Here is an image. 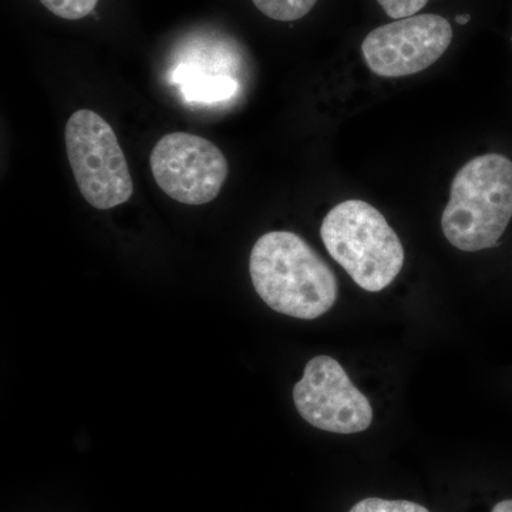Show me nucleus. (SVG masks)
Segmentation results:
<instances>
[{
    "instance_id": "f257e3e1",
    "label": "nucleus",
    "mask_w": 512,
    "mask_h": 512,
    "mask_svg": "<svg viewBox=\"0 0 512 512\" xmlns=\"http://www.w3.org/2000/svg\"><path fill=\"white\" fill-rule=\"evenodd\" d=\"M249 274L262 301L291 318L318 319L338 301L332 269L293 232L262 235L252 248Z\"/></svg>"
},
{
    "instance_id": "f03ea898",
    "label": "nucleus",
    "mask_w": 512,
    "mask_h": 512,
    "mask_svg": "<svg viewBox=\"0 0 512 512\" xmlns=\"http://www.w3.org/2000/svg\"><path fill=\"white\" fill-rule=\"evenodd\" d=\"M512 218V161L485 154L454 177L441 217L444 237L464 252L497 247Z\"/></svg>"
},
{
    "instance_id": "7ed1b4c3",
    "label": "nucleus",
    "mask_w": 512,
    "mask_h": 512,
    "mask_svg": "<svg viewBox=\"0 0 512 512\" xmlns=\"http://www.w3.org/2000/svg\"><path fill=\"white\" fill-rule=\"evenodd\" d=\"M320 237L356 285L380 292L402 272L404 248L382 212L365 201L340 202L328 212Z\"/></svg>"
},
{
    "instance_id": "20e7f679",
    "label": "nucleus",
    "mask_w": 512,
    "mask_h": 512,
    "mask_svg": "<svg viewBox=\"0 0 512 512\" xmlns=\"http://www.w3.org/2000/svg\"><path fill=\"white\" fill-rule=\"evenodd\" d=\"M67 157L84 200L111 210L130 200L133 180L113 128L92 110H77L64 128Z\"/></svg>"
},
{
    "instance_id": "39448f33",
    "label": "nucleus",
    "mask_w": 512,
    "mask_h": 512,
    "mask_svg": "<svg viewBox=\"0 0 512 512\" xmlns=\"http://www.w3.org/2000/svg\"><path fill=\"white\" fill-rule=\"evenodd\" d=\"M154 180L174 201L204 205L220 195L229 167L224 153L207 138L165 134L150 156Z\"/></svg>"
},
{
    "instance_id": "423d86ee",
    "label": "nucleus",
    "mask_w": 512,
    "mask_h": 512,
    "mask_svg": "<svg viewBox=\"0 0 512 512\" xmlns=\"http://www.w3.org/2000/svg\"><path fill=\"white\" fill-rule=\"evenodd\" d=\"M296 410L316 429L355 434L369 429L373 409L338 360L320 355L309 360L293 387Z\"/></svg>"
},
{
    "instance_id": "0eeeda50",
    "label": "nucleus",
    "mask_w": 512,
    "mask_h": 512,
    "mask_svg": "<svg viewBox=\"0 0 512 512\" xmlns=\"http://www.w3.org/2000/svg\"><path fill=\"white\" fill-rule=\"evenodd\" d=\"M453 40L450 22L439 15H414L380 26L365 37L367 67L386 79L412 76L433 66Z\"/></svg>"
},
{
    "instance_id": "6e6552de",
    "label": "nucleus",
    "mask_w": 512,
    "mask_h": 512,
    "mask_svg": "<svg viewBox=\"0 0 512 512\" xmlns=\"http://www.w3.org/2000/svg\"><path fill=\"white\" fill-rule=\"evenodd\" d=\"M231 67L208 66V62L191 66L180 64L174 70V82L180 84L185 99L191 103H220L231 100L238 92V83L229 73Z\"/></svg>"
},
{
    "instance_id": "1a4fd4ad",
    "label": "nucleus",
    "mask_w": 512,
    "mask_h": 512,
    "mask_svg": "<svg viewBox=\"0 0 512 512\" xmlns=\"http://www.w3.org/2000/svg\"><path fill=\"white\" fill-rule=\"evenodd\" d=\"M255 8L269 19L293 22L305 18L318 0H252Z\"/></svg>"
},
{
    "instance_id": "9d476101",
    "label": "nucleus",
    "mask_w": 512,
    "mask_h": 512,
    "mask_svg": "<svg viewBox=\"0 0 512 512\" xmlns=\"http://www.w3.org/2000/svg\"><path fill=\"white\" fill-rule=\"evenodd\" d=\"M57 18L79 20L93 12L99 0H40Z\"/></svg>"
},
{
    "instance_id": "9b49d317",
    "label": "nucleus",
    "mask_w": 512,
    "mask_h": 512,
    "mask_svg": "<svg viewBox=\"0 0 512 512\" xmlns=\"http://www.w3.org/2000/svg\"><path fill=\"white\" fill-rule=\"evenodd\" d=\"M349 512H430L423 505L404 500L366 498L353 505Z\"/></svg>"
},
{
    "instance_id": "f8f14e48",
    "label": "nucleus",
    "mask_w": 512,
    "mask_h": 512,
    "mask_svg": "<svg viewBox=\"0 0 512 512\" xmlns=\"http://www.w3.org/2000/svg\"><path fill=\"white\" fill-rule=\"evenodd\" d=\"M429 0H377L384 13L394 20L412 18Z\"/></svg>"
},
{
    "instance_id": "ddd939ff",
    "label": "nucleus",
    "mask_w": 512,
    "mask_h": 512,
    "mask_svg": "<svg viewBox=\"0 0 512 512\" xmlns=\"http://www.w3.org/2000/svg\"><path fill=\"white\" fill-rule=\"evenodd\" d=\"M491 512H512V500H505L495 504Z\"/></svg>"
},
{
    "instance_id": "4468645a",
    "label": "nucleus",
    "mask_w": 512,
    "mask_h": 512,
    "mask_svg": "<svg viewBox=\"0 0 512 512\" xmlns=\"http://www.w3.org/2000/svg\"><path fill=\"white\" fill-rule=\"evenodd\" d=\"M468 20H470V16L468 15H464V16H457L456 18V22L458 23V25H466V23H468Z\"/></svg>"
}]
</instances>
